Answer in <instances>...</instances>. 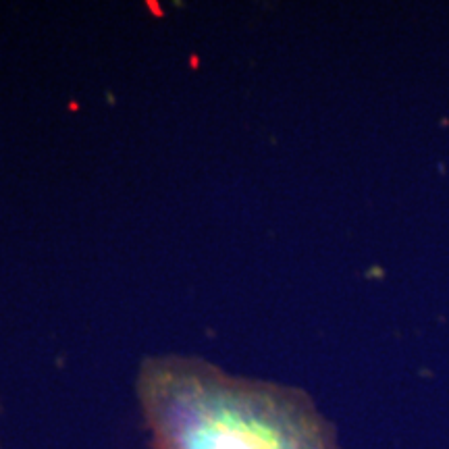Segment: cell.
I'll list each match as a JSON object with an SVG mask.
<instances>
[{
	"label": "cell",
	"instance_id": "1",
	"mask_svg": "<svg viewBox=\"0 0 449 449\" xmlns=\"http://www.w3.org/2000/svg\"><path fill=\"white\" fill-rule=\"evenodd\" d=\"M135 395L148 449H341L306 391L231 374L200 355H146Z\"/></svg>",
	"mask_w": 449,
	"mask_h": 449
},
{
	"label": "cell",
	"instance_id": "2",
	"mask_svg": "<svg viewBox=\"0 0 449 449\" xmlns=\"http://www.w3.org/2000/svg\"><path fill=\"white\" fill-rule=\"evenodd\" d=\"M0 449H2V445H0Z\"/></svg>",
	"mask_w": 449,
	"mask_h": 449
}]
</instances>
